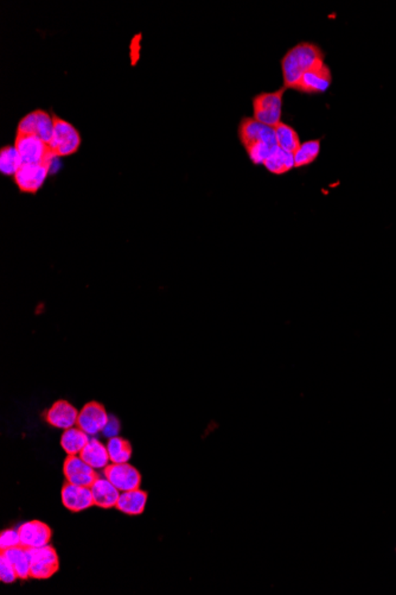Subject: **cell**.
Segmentation results:
<instances>
[{
    "mask_svg": "<svg viewBox=\"0 0 396 595\" xmlns=\"http://www.w3.org/2000/svg\"><path fill=\"white\" fill-rule=\"evenodd\" d=\"M325 55L319 45L311 42H300L281 58V72L286 90H297L304 74L321 66Z\"/></svg>",
    "mask_w": 396,
    "mask_h": 595,
    "instance_id": "6da1fadb",
    "label": "cell"
},
{
    "mask_svg": "<svg viewBox=\"0 0 396 595\" xmlns=\"http://www.w3.org/2000/svg\"><path fill=\"white\" fill-rule=\"evenodd\" d=\"M285 87H281L276 92H263L255 95L253 103V118L263 125L276 127L281 123L282 105H284V94Z\"/></svg>",
    "mask_w": 396,
    "mask_h": 595,
    "instance_id": "7a4b0ae2",
    "label": "cell"
},
{
    "mask_svg": "<svg viewBox=\"0 0 396 595\" xmlns=\"http://www.w3.org/2000/svg\"><path fill=\"white\" fill-rule=\"evenodd\" d=\"M54 134L49 143V148L55 157L72 156L79 151L81 147L80 132L69 121L53 113Z\"/></svg>",
    "mask_w": 396,
    "mask_h": 595,
    "instance_id": "3957f363",
    "label": "cell"
},
{
    "mask_svg": "<svg viewBox=\"0 0 396 595\" xmlns=\"http://www.w3.org/2000/svg\"><path fill=\"white\" fill-rule=\"evenodd\" d=\"M14 145L22 158L23 164L49 163L56 158L50 150L49 144L36 136L16 134Z\"/></svg>",
    "mask_w": 396,
    "mask_h": 595,
    "instance_id": "277c9868",
    "label": "cell"
},
{
    "mask_svg": "<svg viewBox=\"0 0 396 595\" xmlns=\"http://www.w3.org/2000/svg\"><path fill=\"white\" fill-rule=\"evenodd\" d=\"M30 559V577L36 580H47L54 577L60 568L57 553L53 546L27 549Z\"/></svg>",
    "mask_w": 396,
    "mask_h": 595,
    "instance_id": "5b68a950",
    "label": "cell"
},
{
    "mask_svg": "<svg viewBox=\"0 0 396 595\" xmlns=\"http://www.w3.org/2000/svg\"><path fill=\"white\" fill-rule=\"evenodd\" d=\"M16 134L36 136L45 143L49 144L54 134L53 114L44 110H35L27 113L19 121Z\"/></svg>",
    "mask_w": 396,
    "mask_h": 595,
    "instance_id": "8992f818",
    "label": "cell"
},
{
    "mask_svg": "<svg viewBox=\"0 0 396 595\" xmlns=\"http://www.w3.org/2000/svg\"><path fill=\"white\" fill-rule=\"evenodd\" d=\"M54 162L49 163H31V164H23L18 173L14 175V182L17 184L19 190L24 192H37L44 184L45 179H48V175L51 171Z\"/></svg>",
    "mask_w": 396,
    "mask_h": 595,
    "instance_id": "52a82bcc",
    "label": "cell"
},
{
    "mask_svg": "<svg viewBox=\"0 0 396 595\" xmlns=\"http://www.w3.org/2000/svg\"><path fill=\"white\" fill-rule=\"evenodd\" d=\"M237 134L243 148L255 143H267L279 147L274 129L271 126L263 125L254 118H242L239 124Z\"/></svg>",
    "mask_w": 396,
    "mask_h": 595,
    "instance_id": "ba28073f",
    "label": "cell"
},
{
    "mask_svg": "<svg viewBox=\"0 0 396 595\" xmlns=\"http://www.w3.org/2000/svg\"><path fill=\"white\" fill-rule=\"evenodd\" d=\"M105 478L109 480L120 492L132 491L140 488L142 483V475L138 470L126 464H111L103 470Z\"/></svg>",
    "mask_w": 396,
    "mask_h": 595,
    "instance_id": "9c48e42d",
    "label": "cell"
},
{
    "mask_svg": "<svg viewBox=\"0 0 396 595\" xmlns=\"http://www.w3.org/2000/svg\"><path fill=\"white\" fill-rule=\"evenodd\" d=\"M63 474L68 483L83 488H92L98 478L93 467L82 460L80 455H68L63 465Z\"/></svg>",
    "mask_w": 396,
    "mask_h": 595,
    "instance_id": "30bf717a",
    "label": "cell"
},
{
    "mask_svg": "<svg viewBox=\"0 0 396 595\" xmlns=\"http://www.w3.org/2000/svg\"><path fill=\"white\" fill-rule=\"evenodd\" d=\"M332 84L331 69L326 63L305 73L297 86V90L305 94H319L329 90Z\"/></svg>",
    "mask_w": 396,
    "mask_h": 595,
    "instance_id": "8fae6325",
    "label": "cell"
},
{
    "mask_svg": "<svg viewBox=\"0 0 396 595\" xmlns=\"http://www.w3.org/2000/svg\"><path fill=\"white\" fill-rule=\"evenodd\" d=\"M108 418L107 412L101 404L90 402L79 412L77 427L88 435H96L103 431Z\"/></svg>",
    "mask_w": 396,
    "mask_h": 595,
    "instance_id": "7c38bea8",
    "label": "cell"
},
{
    "mask_svg": "<svg viewBox=\"0 0 396 595\" xmlns=\"http://www.w3.org/2000/svg\"><path fill=\"white\" fill-rule=\"evenodd\" d=\"M17 530L21 537V546H25L27 549L48 546L53 535L51 529L40 520H31L22 524Z\"/></svg>",
    "mask_w": 396,
    "mask_h": 595,
    "instance_id": "4fadbf2b",
    "label": "cell"
},
{
    "mask_svg": "<svg viewBox=\"0 0 396 595\" xmlns=\"http://www.w3.org/2000/svg\"><path fill=\"white\" fill-rule=\"evenodd\" d=\"M61 498L64 507L72 512H81L94 505L90 488L77 486L68 481L66 485H63Z\"/></svg>",
    "mask_w": 396,
    "mask_h": 595,
    "instance_id": "5bb4252c",
    "label": "cell"
},
{
    "mask_svg": "<svg viewBox=\"0 0 396 595\" xmlns=\"http://www.w3.org/2000/svg\"><path fill=\"white\" fill-rule=\"evenodd\" d=\"M79 412L67 401H57L45 414V420L57 429L67 430L77 425Z\"/></svg>",
    "mask_w": 396,
    "mask_h": 595,
    "instance_id": "9a60e30c",
    "label": "cell"
},
{
    "mask_svg": "<svg viewBox=\"0 0 396 595\" xmlns=\"http://www.w3.org/2000/svg\"><path fill=\"white\" fill-rule=\"evenodd\" d=\"M90 490L93 494L94 505L101 509L116 507L120 497V491L106 478H98Z\"/></svg>",
    "mask_w": 396,
    "mask_h": 595,
    "instance_id": "2e32d148",
    "label": "cell"
},
{
    "mask_svg": "<svg viewBox=\"0 0 396 595\" xmlns=\"http://www.w3.org/2000/svg\"><path fill=\"white\" fill-rule=\"evenodd\" d=\"M147 493L140 488L121 492L116 509L129 516H139L143 514L146 506Z\"/></svg>",
    "mask_w": 396,
    "mask_h": 595,
    "instance_id": "e0dca14e",
    "label": "cell"
},
{
    "mask_svg": "<svg viewBox=\"0 0 396 595\" xmlns=\"http://www.w3.org/2000/svg\"><path fill=\"white\" fill-rule=\"evenodd\" d=\"M80 457L90 467H93L94 470H105L111 462L107 446H103L96 439L90 440V442L87 443V446L80 453Z\"/></svg>",
    "mask_w": 396,
    "mask_h": 595,
    "instance_id": "ac0fdd59",
    "label": "cell"
},
{
    "mask_svg": "<svg viewBox=\"0 0 396 595\" xmlns=\"http://www.w3.org/2000/svg\"><path fill=\"white\" fill-rule=\"evenodd\" d=\"M90 440V435L83 430L79 427H72L70 429L64 430L61 438V447L68 455H80Z\"/></svg>",
    "mask_w": 396,
    "mask_h": 595,
    "instance_id": "d6986e66",
    "label": "cell"
},
{
    "mask_svg": "<svg viewBox=\"0 0 396 595\" xmlns=\"http://www.w3.org/2000/svg\"><path fill=\"white\" fill-rule=\"evenodd\" d=\"M1 555H4L14 566L18 579L27 580V577H30V559L25 546H14L8 550L1 551Z\"/></svg>",
    "mask_w": 396,
    "mask_h": 595,
    "instance_id": "ffe728a7",
    "label": "cell"
},
{
    "mask_svg": "<svg viewBox=\"0 0 396 595\" xmlns=\"http://www.w3.org/2000/svg\"><path fill=\"white\" fill-rule=\"evenodd\" d=\"M265 168L274 175H282L289 173L294 168L293 153H287L285 150L276 148L271 156L263 163Z\"/></svg>",
    "mask_w": 396,
    "mask_h": 595,
    "instance_id": "44dd1931",
    "label": "cell"
},
{
    "mask_svg": "<svg viewBox=\"0 0 396 595\" xmlns=\"http://www.w3.org/2000/svg\"><path fill=\"white\" fill-rule=\"evenodd\" d=\"M23 161L14 145H5L0 149V173L5 176H14L18 173Z\"/></svg>",
    "mask_w": 396,
    "mask_h": 595,
    "instance_id": "7402d4cb",
    "label": "cell"
},
{
    "mask_svg": "<svg viewBox=\"0 0 396 595\" xmlns=\"http://www.w3.org/2000/svg\"><path fill=\"white\" fill-rule=\"evenodd\" d=\"M274 131H276L279 148L285 150L287 153H295L302 145L299 135L292 126L287 125L285 123H280L279 125L274 127Z\"/></svg>",
    "mask_w": 396,
    "mask_h": 595,
    "instance_id": "603a6c76",
    "label": "cell"
},
{
    "mask_svg": "<svg viewBox=\"0 0 396 595\" xmlns=\"http://www.w3.org/2000/svg\"><path fill=\"white\" fill-rule=\"evenodd\" d=\"M321 153V139H311L302 143L298 150L293 153L294 168L308 166L316 161Z\"/></svg>",
    "mask_w": 396,
    "mask_h": 595,
    "instance_id": "cb8c5ba5",
    "label": "cell"
},
{
    "mask_svg": "<svg viewBox=\"0 0 396 595\" xmlns=\"http://www.w3.org/2000/svg\"><path fill=\"white\" fill-rule=\"evenodd\" d=\"M107 451L111 464H126L132 457V447L129 441L118 436L109 439Z\"/></svg>",
    "mask_w": 396,
    "mask_h": 595,
    "instance_id": "d4e9b609",
    "label": "cell"
},
{
    "mask_svg": "<svg viewBox=\"0 0 396 595\" xmlns=\"http://www.w3.org/2000/svg\"><path fill=\"white\" fill-rule=\"evenodd\" d=\"M18 579L16 569L4 555L0 556V580L4 583H12Z\"/></svg>",
    "mask_w": 396,
    "mask_h": 595,
    "instance_id": "484cf974",
    "label": "cell"
},
{
    "mask_svg": "<svg viewBox=\"0 0 396 595\" xmlns=\"http://www.w3.org/2000/svg\"><path fill=\"white\" fill-rule=\"evenodd\" d=\"M21 546V537H19L18 530H5L0 535V548L1 551L8 550L14 546Z\"/></svg>",
    "mask_w": 396,
    "mask_h": 595,
    "instance_id": "4316f807",
    "label": "cell"
},
{
    "mask_svg": "<svg viewBox=\"0 0 396 595\" xmlns=\"http://www.w3.org/2000/svg\"><path fill=\"white\" fill-rule=\"evenodd\" d=\"M119 431H120V423L116 420V417H109L107 423H106L105 428L103 429V435L106 438H108V439H111V438L118 436Z\"/></svg>",
    "mask_w": 396,
    "mask_h": 595,
    "instance_id": "83f0119b",
    "label": "cell"
},
{
    "mask_svg": "<svg viewBox=\"0 0 396 595\" xmlns=\"http://www.w3.org/2000/svg\"><path fill=\"white\" fill-rule=\"evenodd\" d=\"M395 550H396V549H395Z\"/></svg>",
    "mask_w": 396,
    "mask_h": 595,
    "instance_id": "f1b7e54d",
    "label": "cell"
}]
</instances>
